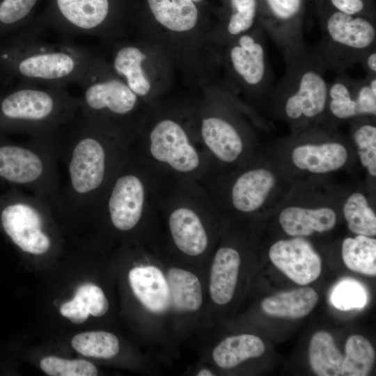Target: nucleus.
Masks as SVG:
<instances>
[{"label":"nucleus","mask_w":376,"mask_h":376,"mask_svg":"<svg viewBox=\"0 0 376 376\" xmlns=\"http://www.w3.org/2000/svg\"><path fill=\"white\" fill-rule=\"evenodd\" d=\"M139 127L79 112L58 131L56 151L67 178L56 213L87 217L126 157Z\"/></svg>","instance_id":"obj_1"},{"label":"nucleus","mask_w":376,"mask_h":376,"mask_svg":"<svg viewBox=\"0 0 376 376\" xmlns=\"http://www.w3.org/2000/svg\"><path fill=\"white\" fill-rule=\"evenodd\" d=\"M33 22L0 39V71L15 82L66 87L79 84L96 56L69 39L49 41Z\"/></svg>","instance_id":"obj_2"},{"label":"nucleus","mask_w":376,"mask_h":376,"mask_svg":"<svg viewBox=\"0 0 376 376\" xmlns=\"http://www.w3.org/2000/svg\"><path fill=\"white\" fill-rule=\"evenodd\" d=\"M173 111L146 110L132 147L147 162L171 175L191 179L205 188L214 175L189 116Z\"/></svg>","instance_id":"obj_3"},{"label":"nucleus","mask_w":376,"mask_h":376,"mask_svg":"<svg viewBox=\"0 0 376 376\" xmlns=\"http://www.w3.org/2000/svg\"><path fill=\"white\" fill-rule=\"evenodd\" d=\"M169 175L144 160L132 146L89 216L105 221L119 234L139 230L157 220L158 198Z\"/></svg>","instance_id":"obj_4"},{"label":"nucleus","mask_w":376,"mask_h":376,"mask_svg":"<svg viewBox=\"0 0 376 376\" xmlns=\"http://www.w3.org/2000/svg\"><path fill=\"white\" fill-rule=\"evenodd\" d=\"M297 184L280 169L269 149L205 188L222 216L249 217L276 210Z\"/></svg>","instance_id":"obj_5"},{"label":"nucleus","mask_w":376,"mask_h":376,"mask_svg":"<svg viewBox=\"0 0 376 376\" xmlns=\"http://www.w3.org/2000/svg\"><path fill=\"white\" fill-rule=\"evenodd\" d=\"M223 217L203 185L191 179L167 178L158 198L157 218L180 253L191 257L206 253L211 242L208 225Z\"/></svg>","instance_id":"obj_6"},{"label":"nucleus","mask_w":376,"mask_h":376,"mask_svg":"<svg viewBox=\"0 0 376 376\" xmlns=\"http://www.w3.org/2000/svg\"><path fill=\"white\" fill-rule=\"evenodd\" d=\"M79 98L66 87L15 82L0 92V128L30 137L56 134L79 113Z\"/></svg>","instance_id":"obj_7"},{"label":"nucleus","mask_w":376,"mask_h":376,"mask_svg":"<svg viewBox=\"0 0 376 376\" xmlns=\"http://www.w3.org/2000/svg\"><path fill=\"white\" fill-rule=\"evenodd\" d=\"M282 172L297 184L327 178L355 166L352 141L327 130H306L269 149Z\"/></svg>","instance_id":"obj_8"},{"label":"nucleus","mask_w":376,"mask_h":376,"mask_svg":"<svg viewBox=\"0 0 376 376\" xmlns=\"http://www.w3.org/2000/svg\"><path fill=\"white\" fill-rule=\"evenodd\" d=\"M192 114V129L211 164L212 185L265 149L242 119L226 107L207 105Z\"/></svg>","instance_id":"obj_9"},{"label":"nucleus","mask_w":376,"mask_h":376,"mask_svg":"<svg viewBox=\"0 0 376 376\" xmlns=\"http://www.w3.org/2000/svg\"><path fill=\"white\" fill-rule=\"evenodd\" d=\"M130 0H47L33 23L65 36L111 38L120 33Z\"/></svg>","instance_id":"obj_10"},{"label":"nucleus","mask_w":376,"mask_h":376,"mask_svg":"<svg viewBox=\"0 0 376 376\" xmlns=\"http://www.w3.org/2000/svg\"><path fill=\"white\" fill-rule=\"evenodd\" d=\"M78 84L82 91L79 112L139 127L147 109L102 57L96 54Z\"/></svg>","instance_id":"obj_11"},{"label":"nucleus","mask_w":376,"mask_h":376,"mask_svg":"<svg viewBox=\"0 0 376 376\" xmlns=\"http://www.w3.org/2000/svg\"><path fill=\"white\" fill-rule=\"evenodd\" d=\"M327 182L311 180L295 185L276 210L278 223L285 234L306 237L334 228L342 214V189Z\"/></svg>","instance_id":"obj_12"},{"label":"nucleus","mask_w":376,"mask_h":376,"mask_svg":"<svg viewBox=\"0 0 376 376\" xmlns=\"http://www.w3.org/2000/svg\"><path fill=\"white\" fill-rule=\"evenodd\" d=\"M52 212L43 198L18 194L2 207L0 220L5 233L22 251L42 256L54 246L49 232Z\"/></svg>","instance_id":"obj_13"},{"label":"nucleus","mask_w":376,"mask_h":376,"mask_svg":"<svg viewBox=\"0 0 376 376\" xmlns=\"http://www.w3.org/2000/svg\"><path fill=\"white\" fill-rule=\"evenodd\" d=\"M268 254L272 263L298 284L312 283L321 273V258L305 237L279 240L271 245Z\"/></svg>","instance_id":"obj_14"},{"label":"nucleus","mask_w":376,"mask_h":376,"mask_svg":"<svg viewBox=\"0 0 376 376\" xmlns=\"http://www.w3.org/2000/svg\"><path fill=\"white\" fill-rule=\"evenodd\" d=\"M297 86L283 103L285 118L292 123L318 119L327 107L329 88L324 79L317 71L308 70L301 75Z\"/></svg>","instance_id":"obj_15"},{"label":"nucleus","mask_w":376,"mask_h":376,"mask_svg":"<svg viewBox=\"0 0 376 376\" xmlns=\"http://www.w3.org/2000/svg\"><path fill=\"white\" fill-rule=\"evenodd\" d=\"M145 52L136 44L118 43L113 50L110 63L116 74L143 102L151 91V84L144 68Z\"/></svg>","instance_id":"obj_16"},{"label":"nucleus","mask_w":376,"mask_h":376,"mask_svg":"<svg viewBox=\"0 0 376 376\" xmlns=\"http://www.w3.org/2000/svg\"><path fill=\"white\" fill-rule=\"evenodd\" d=\"M130 287L139 301L148 311L160 313L170 304L167 280L163 272L154 265L132 268L128 274Z\"/></svg>","instance_id":"obj_17"},{"label":"nucleus","mask_w":376,"mask_h":376,"mask_svg":"<svg viewBox=\"0 0 376 376\" xmlns=\"http://www.w3.org/2000/svg\"><path fill=\"white\" fill-rule=\"evenodd\" d=\"M373 191L363 187L342 189L341 213L349 230L357 235L373 237L376 235V214Z\"/></svg>","instance_id":"obj_18"},{"label":"nucleus","mask_w":376,"mask_h":376,"mask_svg":"<svg viewBox=\"0 0 376 376\" xmlns=\"http://www.w3.org/2000/svg\"><path fill=\"white\" fill-rule=\"evenodd\" d=\"M240 262V254L234 247L224 245L216 251L209 282L210 297L215 304L224 305L233 298Z\"/></svg>","instance_id":"obj_19"},{"label":"nucleus","mask_w":376,"mask_h":376,"mask_svg":"<svg viewBox=\"0 0 376 376\" xmlns=\"http://www.w3.org/2000/svg\"><path fill=\"white\" fill-rule=\"evenodd\" d=\"M327 31L336 43L358 50L370 47L376 37L375 28L368 19L339 11L328 18Z\"/></svg>","instance_id":"obj_20"},{"label":"nucleus","mask_w":376,"mask_h":376,"mask_svg":"<svg viewBox=\"0 0 376 376\" xmlns=\"http://www.w3.org/2000/svg\"><path fill=\"white\" fill-rule=\"evenodd\" d=\"M230 59L236 73L249 85L255 86L265 73V52L251 36L244 34L230 51Z\"/></svg>","instance_id":"obj_21"},{"label":"nucleus","mask_w":376,"mask_h":376,"mask_svg":"<svg viewBox=\"0 0 376 376\" xmlns=\"http://www.w3.org/2000/svg\"><path fill=\"white\" fill-rule=\"evenodd\" d=\"M155 20L175 33L188 32L198 21V10L192 0H146Z\"/></svg>","instance_id":"obj_22"},{"label":"nucleus","mask_w":376,"mask_h":376,"mask_svg":"<svg viewBox=\"0 0 376 376\" xmlns=\"http://www.w3.org/2000/svg\"><path fill=\"white\" fill-rule=\"evenodd\" d=\"M318 301L313 288H302L268 297L263 300L261 308L271 315L299 318L311 312Z\"/></svg>","instance_id":"obj_23"},{"label":"nucleus","mask_w":376,"mask_h":376,"mask_svg":"<svg viewBox=\"0 0 376 376\" xmlns=\"http://www.w3.org/2000/svg\"><path fill=\"white\" fill-rule=\"evenodd\" d=\"M265 346L262 339L252 334H240L226 338L213 350L212 359L222 368L237 366L243 361L260 357Z\"/></svg>","instance_id":"obj_24"},{"label":"nucleus","mask_w":376,"mask_h":376,"mask_svg":"<svg viewBox=\"0 0 376 376\" xmlns=\"http://www.w3.org/2000/svg\"><path fill=\"white\" fill-rule=\"evenodd\" d=\"M170 301L181 312L197 311L203 302L199 279L192 272L180 268H171L167 272Z\"/></svg>","instance_id":"obj_25"},{"label":"nucleus","mask_w":376,"mask_h":376,"mask_svg":"<svg viewBox=\"0 0 376 376\" xmlns=\"http://www.w3.org/2000/svg\"><path fill=\"white\" fill-rule=\"evenodd\" d=\"M308 357L311 367L317 375H340L343 356L329 333L320 331L312 336Z\"/></svg>","instance_id":"obj_26"},{"label":"nucleus","mask_w":376,"mask_h":376,"mask_svg":"<svg viewBox=\"0 0 376 376\" xmlns=\"http://www.w3.org/2000/svg\"><path fill=\"white\" fill-rule=\"evenodd\" d=\"M345 265L361 274H376V239L361 235L346 237L341 246Z\"/></svg>","instance_id":"obj_27"},{"label":"nucleus","mask_w":376,"mask_h":376,"mask_svg":"<svg viewBox=\"0 0 376 376\" xmlns=\"http://www.w3.org/2000/svg\"><path fill=\"white\" fill-rule=\"evenodd\" d=\"M40 0H0V39L19 32L36 17Z\"/></svg>","instance_id":"obj_28"},{"label":"nucleus","mask_w":376,"mask_h":376,"mask_svg":"<svg viewBox=\"0 0 376 376\" xmlns=\"http://www.w3.org/2000/svg\"><path fill=\"white\" fill-rule=\"evenodd\" d=\"M345 351L340 375H368L375 361V351L369 340L361 335H352L346 341Z\"/></svg>","instance_id":"obj_29"},{"label":"nucleus","mask_w":376,"mask_h":376,"mask_svg":"<svg viewBox=\"0 0 376 376\" xmlns=\"http://www.w3.org/2000/svg\"><path fill=\"white\" fill-rule=\"evenodd\" d=\"M71 345L82 355L95 358L110 359L120 350L117 337L102 331L78 334L72 339Z\"/></svg>","instance_id":"obj_30"},{"label":"nucleus","mask_w":376,"mask_h":376,"mask_svg":"<svg viewBox=\"0 0 376 376\" xmlns=\"http://www.w3.org/2000/svg\"><path fill=\"white\" fill-rule=\"evenodd\" d=\"M357 162L366 171L369 180L375 184L376 178V127L363 122L354 127L352 134Z\"/></svg>","instance_id":"obj_31"},{"label":"nucleus","mask_w":376,"mask_h":376,"mask_svg":"<svg viewBox=\"0 0 376 376\" xmlns=\"http://www.w3.org/2000/svg\"><path fill=\"white\" fill-rule=\"evenodd\" d=\"M327 106L330 113L338 120L361 117L357 95L354 99L347 86L340 81L329 88Z\"/></svg>","instance_id":"obj_32"},{"label":"nucleus","mask_w":376,"mask_h":376,"mask_svg":"<svg viewBox=\"0 0 376 376\" xmlns=\"http://www.w3.org/2000/svg\"><path fill=\"white\" fill-rule=\"evenodd\" d=\"M41 369L51 376H95L96 367L83 359H63L56 357H47L40 361Z\"/></svg>","instance_id":"obj_33"},{"label":"nucleus","mask_w":376,"mask_h":376,"mask_svg":"<svg viewBox=\"0 0 376 376\" xmlns=\"http://www.w3.org/2000/svg\"><path fill=\"white\" fill-rule=\"evenodd\" d=\"M331 302L341 311L361 308L367 303V293L358 282L346 279L336 285L331 295Z\"/></svg>","instance_id":"obj_34"},{"label":"nucleus","mask_w":376,"mask_h":376,"mask_svg":"<svg viewBox=\"0 0 376 376\" xmlns=\"http://www.w3.org/2000/svg\"><path fill=\"white\" fill-rule=\"evenodd\" d=\"M233 13L227 30L232 36L248 31L253 24L257 10V0H230Z\"/></svg>","instance_id":"obj_35"},{"label":"nucleus","mask_w":376,"mask_h":376,"mask_svg":"<svg viewBox=\"0 0 376 376\" xmlns=\"http://www.w3.org/2000/svg\"><path fill=\"white\" fill-rule=\"evenodd\" d=\"M75 296L84 303L89 313L93 316H102L109 309V302L104 292L95 284L86 283L79 286Z\"/></svg>","instance_id":"obj_36"},{"label":"nucleus","mask_w":376,"mask_h":376,"mask_svg":"<svg viewBox=\"0 0 376 376\" xmlns=\"http://www.w3.org/2000/svg\"><path fill=\"white\" fill-rule=\"evenodd\" d=\"M273 14L281 21H288L295 17L299 12L301 0H266Z\"/></svg>","instance_id":"obj_37"},{"label":"nucleus","mask_w":376,"mask_h":376,"mask_svg":"<svg viewBox=\"0 0 376 376\" xmlns=\"http://www.w3.org/2000/svg\"><path fill=\"white\" fill-rule=\"evenodd\" d=\"M60 313L75 324L84 322L90 314L84 303L76 296L61 305Z\"/></svg>","instance_id":"obj_38"},{"label":"nucleus","mask_w":376,"mask_h":376,"mask_svg":"<svg viewBox=\"0 0 376 376\" xmlns=\"http://www.w3.org/2000/svg\"><path fill=\"white\" fill-rule=\"evenodd\" d=\"M338 11L354 15L359 13L364 7L363 0H330Z\"/></svg>","instance_id":"obj_39"},{"label":"nucleus","mask_w":376,"mask_h":376,"mask_svg":"<svg viewBox=\"0 0 376 376\" xmlns=\"http://www.w3.org/2000/svg\"><path fill=\"white\" fill-rule=\"evenodd\" d=\"M14 84L10 79L7 78L2 72L0 71V92L8 86Z\"/></svg>","instance_id":"obj_40"},{"label":"nucleus","mask_w":376,"mask_h":376,"mask_svg":"<svg viewBox=\"0 0 376 376\" xmlns=\"http://www.w3.org/2000/svg\"><path fill=\"white\" fill-rule=\"evenodd\" d=\"M368 68L374 72H376V53L373 52L369 55L367 59Z\"/></svg>","instance_id":"obj_41"},{"label":"nucleus","mask_w":376,"mask_h":376,"mask_svg":"<svg viewBox=\"0 0 376 376\" xmlns=\"http://www.w3.org/2000/svg\"><path fill=\"white\" fill-rule=\"evenodd\" d=\"M198 376H213L214 375L212 371L208 369L204 368L201 370L198 373Z\"/></svg>","instance_id":"obj_42"},{"label":"nucleus","mask_w":376,"mask_h":376,"mask_svg":"<svg viewBox=\"0 0 376 376\" xmlns=\"http://www.w3.org/2000/svg\"><path fill=\"white\" fill-rule=\"evenodd\" d=\"M368 85H369V86H370V88L372 92H373L375 95H376V79H375V78H373V79L370 81V84H369Z\"/></svg>","instance_id":"obj_43"},{"label":"nucleus","mask_w":376,"mask_h":376,"mask_svg":"<svg viewBox=\"0 0 376 376\" xmlns=\"http://www.w3.org/2000/svg\"><path fill=\"white\" fill-rule=\"evenodd\" d=\"M194 3H199L202 1L203 0H192Z\"/></svg>","instance_id":"obj_44"}]
</instances>
